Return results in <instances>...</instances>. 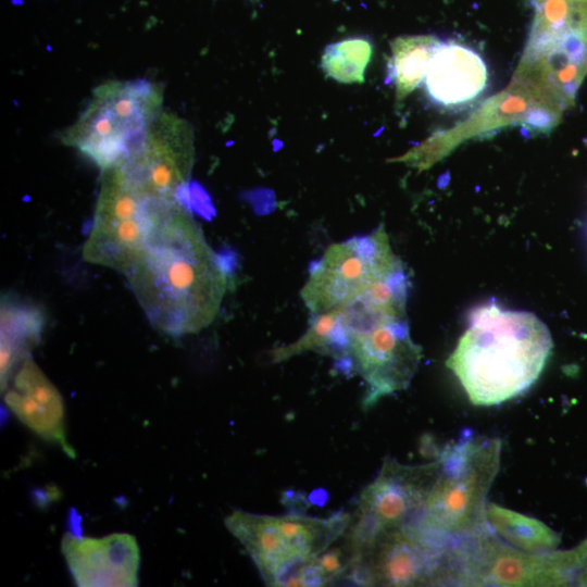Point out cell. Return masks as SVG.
<instances>
[{
  "mask_svg": "<svg viewBox=\"0 0 587 587\" xmlns=\"http://www.w3.org/2000/svg\"><path fill=\"white\" fill-rule=\"evenodd\" d=\"M547 325L534 313L489 302L475 308L447 366L475 405H496L526 391L552 349Z\"/></svg>",
  "mask_w": 587,
  "mask_h": 587,
  "instance_id": "obj_2",
  "label": "cell"
},
{
  "mask_svg": "<svg viewBox=\"0 0 587 587\" xmlns=\"http://www.w3.org/2000/svg\"><path fill=\"white\" fill-rule=\"evenodd\" d=\"M46 322L40 305L13 296L1 299V390L18 364L39 342Z\"/></svg>",
  "mask_w": 587,
  "mask_h": 587,
  "instance_id": "obj_16",
  "label": "cell"
},
{
  "mask_svg": "<svg viewBox=\"0 0 587 587\" xmlns=\"http://www.w3.org/2000/svg\"><path fill=\"white\" fill-rule=\"evenodd\" d=\"M574 550L578 563L576 585L587 586V538L574 548Z\"/></svg>",
  "mask_w": 587,
  "mask_h": 587,
  "instance_id": "obj_21",
  "label": "cell"
},
{
  "mask_svg": "<svg viewBox=\"0 0 587 587\" xmlns=\"http://www.w3.org/2000/svg\"><path fill=\"white\" fill-rule=\"evenodd\" d=\"M350 329L346 307H337L313 315L307 332L296 341L268 352L271 362H282L305 351H315L346 360Z\"/></svg>",
  "mask_w": 587,
  "mask_h": 587,
  "instance_id": "obj_17",
  "label": "cell"
},
{
  "mask_svg": "<svg viewBox=\"0 0 587 587\" xmlns=\"http://www.w3.org/2000/svg\"><path fill=\"white\" fill-rule=\"evenodd\" d=\"M499 438L466 432L440 452L439 470L415 525L429 536L455 542L491 528L487 494L499 472Z\"/></svg>",
  "mask_w": 587,
  "mask_h": 587,
  "instance_id": "obj_3",
  "label": "cell"
},
{
  "mask_svg": "<svg viewBox=\"0 0 587 587\" xmlns=\"http://www.w3.org/2000/svg\"><path fill=\"white\" fill-rule=\"evenodd\" d=\"M177 203L147 193L121 164L102 170L84 260L124 274Z\"/></svg>",
  "mask_w": 587,
  "mask_h": 587,
  "instance_id": "obj_5",
  "label": "cell"
},
{
  "mask_svg": "<svg viewBox=\"0 0 587 587\" xmlns=\"http://www.w3.org/2000/svg\"><path fill=\"white\" fill-rule=\"evenodd\" d=\"M350 523L347 513L329 519L235 511L225 519L229 533L247 550L267 585L288 586L295 574L326 550Z\"/></svg>",
  "mask_w": 587,
  "mask_h": 587,
  "instance_id": "obj_6",
  "label": "cell"
},
{
  "mask_svg": "<svg viewBox=\"0 0 587 587\" xmlns=\"http://www.w3.org/2000/svg\"><path fill=\"white\" fill-rule=\"evenodd\" d=\"M438 470V458L417 465L385 459L376 478L360 496L358 519L349 536L351 547L379 532L414 525L412 521H417Z\"/></svg>",
  "mask_w": 587,
  "mask_h": 587,
  "instance_id": "obj_11",
  "label": "cell"
},
{
  "mask_svg": "<svg viewBox=\"0 0 587 587\" xmlns=\"http://www.w3.org/2000/svg\"><path fill=\"white\" fill-rule=\"evenodd\" d=\"M441 41L433 35H405L390 42V75L397 100H403L425 79L429 62Z\"/></svg>",
  "mask_w": 587,
  "mask_h": 587,
  "instance_id": "obj_19",
  "label": "cell"
},
{
  "mask_svg": "<svg viewBox=\"0 0 587 587\" xmlns=\"http://www.w3.org/2000/svg\"><path fill=\"white\" fill-rule=\"evenodd\" d=\"M416 525L379 532L352 549L350 575L372 586L449 584V548Z\"/></svg>",
  "mask_w": 587,
  "mask_h": 587,
  "instance_id": "obj_9",
  "label": "cell"
},
{
  "mask_svg": "<svg viewBox=\"0 0 587 587\" xmlns=\"http://www.w3.org/2000/svg\"><path fill=\"white\" fill-rule=\"evenodd\" d=\"M195 163V136L189 122L161 111L140 145L121 163L132 179L150 196L184 202Z\"/></svg>",
  "mask_w": 587,
  "mask_h": 587,
  "instance_id": "obj_12",
  "label": "cell"
},
{
  "mask_svg": "<svg viewBox=\"0 0 587 587\" xmlns=\"http://www.w3.org/2000/svg\"><path fill=\"white\" fill-rule=\"evenodd\" d=\"M576 579L574 549L528 552L490 530L452 542L449 549V585L565 586Z\"/></svg>",
  "mask_w": 587,
  "mask_h": 587,
  "instance_id": "obj_7",
  "label": "cell"
},
{
  "mask_svg": "<svg viewBox=\"0 0 587 587\" xmlns=\"http://www.w3.org/2000/svg\"><path fill=\"white\" fill-rule=\"evenodd\" d=\"M61 549L77 586H137L140 553L137 540L126 533L102 538L64 535Z\"/></svg>",
  "mask_w": 587,
  "mask_h": 587,
  "instance_id": "obj_13",
  "label": "cell"
},
{
  "mask_svg": "<svg viewBox=\"0 0 587 587\" xmlns=\"http://www.w3.org/2000/svg\"><path fill=\"white\" fill-rule=\"evenodd\" d=\"M2 391L5 405L23 424L75 457L66 440L63 399L30 355L14 370Z\"/></svg>",
  "mask_w": 587,
  "mask_h": 587,
  "instance_id": "obj_14",
  "label": "cell"
},
{
  "mask_svg": "<svg viewBox=\"0 0 587 587\" xmlns=\"http://www.w3.org/2000/svg\"><path fill=\"white\" fill-rule=\"evenodd\" d=\"M402 266L384 225H380L371 234L330 245L310 264L300 296L314 315L349 304Z\"/></svg>",
  "mask_w": 587,
  "mask_h": 587,
  "instance_id": "obj_8",
  "label": "cell"
},
{
  "mask_svg": "<svg viewBox=\"0 0 587 587\" xmlns=\"http://www.w3.org/2000/svg\"><path fill=\"white\" fill-rule=\"evenodd\" d=\"M373 52L364 38H349L327 46L321 65L328 77L344 84L363 83Z\"/></svg>",
  "mask_w": 587,
  "mask_h": 587,
  "instance_id": "obj_20",
  "label": "cell"
},
{
  "mask_svg": "<svg viewBox=\"0 0 587 587\" xmlns=\"http://www.w3.org/2000/svg\"><path fill=\"white\" fill-rule=\"evenodd\" d=\"M422 359L410 334L408 317H388L350 327L348 355L339 363L367 385L364 408L405 389Z\"/></svg>",
  "mask_w": 587,
  "mask_h": 587,
  "instance_id": "obj_10",
  "label": "cell"
},
{
  "mask_svg": "<svg viewBox=\"0 0 587 587\" xmlns=\"http://www.w3.org/2000/svg\"><path fill=\"white\" fill-rule=\"evenodd\" d=\"M229 273L225 259L212 250L187 205L179 202L124 274L151 325L182 336L213 322Z\"/></svg>",
  "mask_w": 587,
  "mask_h": 587,
  "instance_id": "obj_1",
  "label": "cell"
},
{
  "mask_svg": "<svg viewBox=\"0 0 587 587\" xmlns=\"http://www.w3.org/2000/svg\"><path fill=\"white\" fill-rule=\"evenodd\" d=\"M488 525L509 545L528 552L555 550L560 535L535 517L519 513L497 503L486 508Z\"/></svg>",
  "mask_w": 587,
  "mask_h": 587,
  "instance_id": "obj_18",
  "label": "cell"
},
{
  "mask_svg": "<svg viewBox=\"0 0 587 587\" xmlns=\"http://www.w3.org/2000/svg\"><path fill=\"white\" fill-rule=\"evenodd\" d=\"M161 85L112 80L99 85L78 118L60 136L101 171L123 163L143 140L162 111Z\"/></svg>",
  "mask_w": 587,
  "mask_h": 587,
  "instance_id": "obj_4",
  "label": "cell"
},
{
  "mask_svg": "<svg viewBox=\"0 0 587 587\" xmlns=\"http://www.w3.org/2000/svg\"><path fill=\"white\" fill-rule=\"evenodd\" d=\"M487 80V66L476 51L460 43L441 42L429 62L425 87L436 103L457 107L477 98Z\"/></svg>",
  "mask_w": 587,
  "mask_h": 587,
  "instance_id": "obj_15",
  "label": "cell"
}]
</instances>
